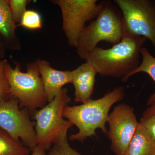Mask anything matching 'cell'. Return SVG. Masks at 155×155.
Listing matches in <instances>:
<instances>
[{
  "mask_svg": "<svg viewBox=\"0 0 155 155\" xmlns=\"http://www.w3.org/2000/svg\"><path fill=\"white\" fill-rule=\"evenodd\" d=\"M147 40L125 29L119 43L108 49L97 46L80 58L94 66L101 76L122 78L139 66L140 49Z\"/></svg>",
  "mask_w": 155,
  "mask_h": 155,
  "instance_id": "1",
  "label": "cell"
},
{
  "mask_svg": "<svg viewBox=\"0 0 155 155\" xmlns=\"http://www.w3.org/2000/svg\"><path fill=\"white\" fill-rule=\"evenodd\" d=\"M125 94V88L118 87L98 99H91L80 105L66 106L63 110V117L78 129V132L70 135L69 140L83 142L87 137L96 136L97 128L107 134L106 123L109 111L114 104L123 99Z\"/></svg>",
  "mask_w": 155,
  "mask_h": 155,
  "instance_id": "2",
  "label": "cell"
},
{
  "mask_svg": "<svg viewBox=\"0 0 155 155\" xmlns=\"http://www.w3.org/2000/svg\"><path fill=\"white\" fill-rule=\"evenodd\" d=\"M5 74L11 96L18 100L20 109H27L30 116H33L38 109L47 105L48 101L43 82L35 62L27 64L26 72H23L19 64H16L13 69L7 61Z\"/></svg>",
  "mask_w": 155,
  "mask_h": 155,
  "instance_id": "3",
  "label": "cell"
},
{
  "mask_svg": "<svg viewBox=\"0 0 155 155\" xmlns=\"http://www.w3.org/2000/svg\"><path fill=\"white\" fill-rule=\"evenodd\" d=\"M121 12L113 3L104 1V7L95 19L86 26L77 42L76 52L79 57L91 51L100 42L114 45L122 40L125 31Z\"/></svg>",
  "mask_w": 155,
  "mask_h": 155,
  "instance_id": "4",
  "label": "cell"
},
{
  "mask_svg": "<svg viewBox=\"0 0 155 155\" xmlns=\"http://www.w3.org/2000/svg\"><path fill=\"white\" fill-rule=\"evenodd\" d=\"M71 100L68 89L63 88L51 101L34 114L37 143L43 145L46 150L51 149L53 144L67 135L73 125L63 116V110Z\"/></svg>",
  "mask_w": 155,
  "mask_h": 155,
  "instance_id": "5",
  "label": "cell"
},
{
  "mask_svg": "<svg viewBox=\"0 0 155 155\" xmlns=\"http://www.w3.org/2000/svg\"><path fill=\"white\" fill-rule=\"evenodd\" d=\"M97 0H52L51 2L59 6L62 14V29L68 45L77 46L85 23L97 18L104 7V1Z\"/></svg>",
  "mask_w": 155,
  "mask_h": 155,
  "instance_id": "6",
  "label": "cell"
},
{
  "mask_svg": "<svg viewBox=\"0 0 155 155\" xmlns=\"http://www.w3.org/2000/svg\"><path fill=\"white\" fill-rule=\"evenodd\" d=\"M122 13L125 29L152 43L155 57V0H114Z\"/></svg>",
  "mask_w": 155,
  "mask_h": 155,
  "instance_id": "7",
  "label": "cell"
},
{
  "mask_svg": "<svg viewBox=\"0 0 155 155\" xmlns=\"http://www.w3.org/2000/svg\"><path fill=\"white\" fill-rule=\"evenodd\" d=\"M27 109L19 107V101L11 97L0 103V127L17 141L19 139L32 151L37 145L35 122Z\"/></svg>",
  "mask_w": 155,
  "mask_h": 155,
  "instance_id": "8",
  "label": "cell"
},
{
  "mask_svg": "<svg viewBox=\"0 0 155 155\" xmlns=\"http://www.w3.org/2000/svg\"><path fill=\"white\" fill-rule=\"evenodd\" d=\"M107 122L111 150L116 155H125L139 124L134 109L124 103L119 104L109 114Z\"/></svg>",
  "mask_w": 155,
  "mask_h": 155,
  "instance_id": "9",
  "label": "cell"
},
{
  "mask_svg": "<svg viewBox=\"0 0 155 155\" xmlns=\"http://www.w3.org/2000/svg\"><path fill=\"white\" fill-rule=\"evenodd\" d=\"M43 82L48 103L60 93L65 84L72 82V72L54 69L49 62L38 59L35 61Z\"/></svg>",
  "mask_w": 155,
  "mask_h": 155,
  "instance_id": "10",
  "label": "cell"
},
{
  "mask_svg": "<svg viewBox=\"0 0 155 155\" xmlns=\"http://www.w3.org/2000/svg\"><path fill=\"white\" fill-rule=\"evenodd\" d=\"M72 83L75 88L76 103H84L91 99L96 82V69L91 64L85 62L72 71Z\"/></svg>",
  "mask_w": 155,
  "mask_h": 155,
  "instance_id": "11",
  "label": "cell"
},
{
  "mask_svg": "<svg viewBox=\"0 0 155 155\" xmlns=\"http://www.w3.org/2000/svg\"><path fill=\"white\" fill-rule=\"evenodd\" d=\"M17 25L14 22L9 0H0V35L9 48L19 50L20 42L16 33Z\"/></svg>",
  "mask_w": 155,
  "mask_h": 155,
  "instance_id": "12",
  "label": "cell"
},
{
  "mask_svg": "<svg viewBox=\"0 0 155 155\" xmlns=\"http://www.w3.org/2000/svg\"><path fill=\"white\" fill-rule=\"evenodd\" d=\"M125 155H155V141L140 122Z\"/></svg>",
  "mask_w": 155,
  "mask_h": 155,
  "instance_id": "13",
  "label": "cell"
},
{
  "mask_svg": "<svg viewBox=\"0 0 155 155\" xmlns=\"http://www.w3.org/2000/svg\"><path fill=\"white\" fill-rule=\"evenodd\" d=\"M140 54L142 57L141 64L129 74L122 78L123 82L127 81V79L132 75L139 72H145L152 78L155 83V57L153 56L146 48L143 47L140 51ZM155 103V91L150 96L147 101V105L150 106Z\"/></svg>",
  "mask_w": 155,
  "mask_h": 155,
  "instance_id": "14",
  "label": "cell"
},
{
  "mask_svg": "<svg viewBox=\"0 0 155 155\" xmlns=\"http://www.w3.org/2000/svg\"><path fill=\"white\" fill-rule=\"evenodd\" d=\"M31 150L0 127V155H30Z\"/></svg>",
  "mask_w": 155,
  "mask_h": 155,
  "instance_id": "15",
  "label": "cell"
},
{
  "mask_svg": "<svg viewBox=\"0 0 155 155\" xmlns=\"http://www.w3.org/2000/svg\"><path fill=\"white\" fill-rule=\"evenodd\" d=\"M17 26H21L31 30L41 29L42 28L41 17L38 12L34 10H27L22 20Z\"/></svg>",
  "mask_w": 155,
  "mask_h": 155,
  "instance_id": "16",
  "label": "cell"
},
{
  "mask_svg": "<svg viewBox=\"0 0 155 155\" xmlns=\"http://www.w3.org/2000/svg\"><path fill=\"white\" fill-rule=\"evenodd\" d=\"M48 155H84L70 146L67 135L61 138L50 149Z\"/></svg>",
  "mask_w": 155,
  "mask_h": 155,
  "instance_id": "17",
  "label": "cell"
},
{
  "mask_svg": "<svg viewBox=\"0 0 155 155\" xmlns=\"http://www.w3.org/2000/svg\"><path fill=\"white\" fill-rule=\"evenodd\" d=\"M30 0H10L11 14L15 23L19 24L27 11L26 6L31 2Z\"/></svg>",
  "mask_w": 155,
  "mask_h": 155,
  "instance_id": "18",
  "label": "cell"
},
{
  "mask_svg": "<svg viewBox=\"0 0 155 155\" xmlns=\"http://www.w3.org/2000/svg\"><path fill=\"white\" fill-rule=\"evenodd\" d=\"M139 122L143 125L155 141V114L142 117Z\"/></svg>",
  "mask_w": 155,
  "mask_h": 155,
  "instance_id": "19",
  "label": "cell"
},
{
  "mask_svg": "<svg viewBox=\"0 0 155 155\" xmlns=\"http://www.w3.org/2000/svg\"><path fill=\"white\" fill-rule=\"evenodd\" d=\"M10 86L5 73L0 75V103L11 97Z\"/></svg>",
  "mask_w": 155,
  "mask_h": 155,
  "instance_id": "20",
  "label": "cell"
},
{
  "mask_svg": "<svg viewBox=\"0 0 155 155\" xmlns=\"http://www.w3.org/2000/svg\"><path fill=\"white\" fill-rule=\"evenodd\" d=\"M46 150V149L43 145L38 144L32 150L31 155H47Z\"/></svg>",
  "mask_w": 155,
  "mask_h": 155,
  "instance_id": "21",
  "label": "cell"
},
{
  "mask_svg": "<svg viewBox=\"0 0 155 155\" xmlns=\"http://www.w3.org/2000/svg\"><path fill=\"white\" fill-rule=\"evenodd\" d=\"M155 114V103L151 105L148 108L143 112L142 117H146Z\"/></svg>",
  "mask_w": 155,
  "mask_h": 155,
  "instance_id": "22",
  "label": "cell"
},
{
  "mask_svg": "<svg viewBox=\"0 0 155 155\" xmlns=\"http://www.w3.org/2000/svg\"><path fill=\"white\" fill-rule=\"evenodd\" d=\"M7 61L6 60L0 61V75L5 73V67Z\"/></svg>",
  "mask_w": 155,
  "mask_h": 155,
  "instance_id": "23",
  "label": "cell"
},
{
  "mask_svg": "<svg viewBox=\"0 0 155 155\" xmlns=\"http://www.w3.org/2000/svg\"><path fill=\"white\" fill-rule=\"evenodd\" d=\"M1 37H2V36H1V35H0V45H1Z\"/></svg>",
  "mask_w": 155,
  "mask_h": 155,
  "instance_id": "24",
  "label": "cell"
}]
</instances>
